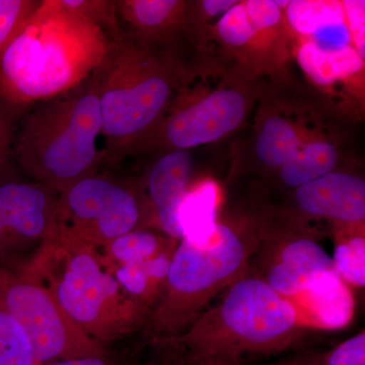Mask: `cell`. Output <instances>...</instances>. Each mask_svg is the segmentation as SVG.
Instances as JSON below:
<instances>
[{"label": "cell", "mask_w": 365, "mask_h": 365, "mask_svg": "<svg viewBox=\"0 0 365 365\" xmlns=\"http://www.w3.org/2000/svg\"><path fill=\"white\" fill-rule=\"evenodd\" d=\"M191 54L187 43L150 48L125 34L110 41L93 73L105 139L103 165L116 167L155 130L181 86Z\"/></svg>", "instance_id": "1"}, {"label": "cell", "mask_w": 365, "mask_h": 365, "mask_svg": "<svg viewBox=\"0 0 365 365\" xmlns=\"http://www.w3.org/2000/svg\"><path fill=\"white\" fill-rule=\"evenodd\" d=\"M109 44L61 0H43L0 59V102L26 108L76 88L100 66Z\"/></svg>", "instance_id": "2"}, {"label": "cell", "mask_w": 365, "mask_h": 365, "mask_svg": "<svg viewBox=\"0 0 365 365\" xmlns=\"http://www.w3.org/2000/svg\"><path fill=\"white\" fill-rule=\"evenodd\" d=\"M302 330L294 306L248 273L181 335L153 342L182 365H240L246 357L287 349Z\"/></svg>", "instance_id": "3"}, {"label": "cell", "mask_w": 365, "mask_h": 365, "mask_svg": "<svg viewBox=\"0 0 365 365\" xmlns=\"http://www.w3.org/2000/svg\"><path fill=\"white\" fill-rule=\"evenodd\" d=\"M102 120L95 78L26 107L16 126L14 163L34 182L60 194L100 172Z\"/></svg>", "instance_id": "4"}, {"label": "cell", "mask_w": 365, "mask_h": 365, "mask_svg": "<svg viewBox=\"0 0 365 365\" xmlns=\"http://www.w3.org/2000/svg\"><path fill=\"white\" fill-rule=\"evenodd\" d=\"M267 83L220 55L192 53L169 109L132 155L192 150L222 140L247 123Z\"/></svg>", "instance_id": "5"}, {"label": "cell", "mask_w": 365, "mask_h": 365, "mask_svg": "<svg viewBox=\"0 0 365 365\" xmlns=\"http://www.w3.org/2000/svg\"><path fill=\"white\" fill-rule=\"evenodd\" d=\"M24 265L49 287L72 322L104 347L148 323L150 311L125 294L98 249L57 223Z\"/></svg>", "instance_id": "6"}, {"label": "cell", "mask_w": 365, "mask_h": 365, "mask_svg": "<svg viewBox=\"0 0 365 365\" xmlns=\"http://www.w3.org/2000/svg\"><path fill=\"white\" fill-rule=\"evenodd\" d=\"M261 242L256 216L218 220L212 237L204 245L178 242L162 297L148 318L153 341L184 333L209 304L249 272Z\"/></svg>", "instance_id": "7"}, {"label": "cell", "mask_w": 365, "mask_h": 365, "mask_svg": "<svg viewBox=\"0 0 365 365\" xmlns=\"http://www.w3.org/2000/svg\"><path fill=\"white\" fill-rule=\"evenodd\" d=\"M0 299L25 331L40 365L105 356L104 346L72 322L49 287L25 265L0 269Z\"/></svg>", "instance_id": "8"}, {"label": "cell", "mask_w": 365, "mask_h": 365, "mask_svg": "<svg viewBox=\"0 0 365 365\" xmlns=\"http://www.w3.org/2000/svg\"><path fill=\"white\" fill-rule=\"evenodd\" d=\"M256 109L253 157L272 175L307 141L335 129L329 112L316 97L297 91L294 79L268 83Z\"/></svg>", "instance_id": "9"}, {"label": "cell", "mask_w": 365, "mask_h": 365, "mask_svg": "<svg viewBox=\"0 0 365 365\" xmlns=\"http://www.w3.org/2000/svg\"><path fill=\"white\" fill-rule=\"evenodd\" d=\"M57 225L79 241L101 249L140 227L135 182L97 174L74 182L60 195Z\"/></svg>", "instance_id": "10"}, {"label": "cell", "mask_w": 365, "mask_h": 365, "mask_svg": "<svg viewBox=\"0 0 365 365\" xmlns=\"http://www.w3.org/2000/svg\"><path fill=\"white\" fill-rule=\"evenodd\" d=\"M290 52L327 111L340 110L353 119L364 117L365 59L352 45L326 49L307 41H292Z\"/></svg>", "instance_id": "11"}, {"label": "cell", "mask_w": 365, "mask_h": 365, "mask_svg": "<svg viewBox=\"0 0 365 365\" xmlns=\"http://www.w3.org/2000/svg\"><path fill=\"white\" fill-rule=\"evenodd\" d=\"M195 170L192 150H170L153 155L135 182L141 211L140 227L158 230L181 241L178 210L191 186Z\"/></svg>", "instance_id": "12"}, {"label": "cell", "mask_w": 365, "mask_h": 365, "mask_svg": "<svg viewBox=\"0 0 365 365\" xmlns=\"http://www.w3.org/2000/svg\"><path fill=\"white\" fill-rule=\"evenodd\" d=\"M292 216L325 220L333 225L365 223V180L345 168L292 190Z\"/></svg>", "instance_id": "13"}, {"label": "cell", "mask_w": 365, "mask_h": 365, "mask_svg": "<svg viewBox=\"0 0 365 365\" xmlns=\"http://www.w3.org/2000/svg\"><path fill=\"white\" fill-rule=\"evenodd\" d=\"M287 1L248 0L245 1L251 21V38L242 57L247 73L268 83L292 79V52L285 23Z\"/></svg>", "instance_id": "14"}, {"label": "cell", "mask_w": 365, "mask_h": 365, "mask_svg": "<svg viewBox=\"0 0 365 365\" xmlns=\"http://www.w3.org/2000/svg\"><path fill=\"white\" fill-rule=\"evenodd\" d=\"M60 195L47 185L19 178L0 184V223L24 252L40 247L51 234Z\"/></svg>", "instance_id": "15"}, {"label": "cell", "mask_w": 365, "mask_h": 365, "mask_svg": "<svg viewBox=\"0 0 365 365\" xmlns=\"http://www.w3.org/2000/svg\"><path fill=\"white\" fill-rule=\"evenodd\" d=\"M118 16L127 37L150 48L187 43L186 0H117Z\"/></svg>", "instance_id": "16"}, {"label": "cell", "mask_w": 365, "mask_h": 365, "mask_svg": "<svg viewBox=\"0 0 365 365\" xmlns=\"http://www.w3.org/2000/svg\"><path fill=\"white\" fill-rule=\"evenodd\" d=\"M289 302L304 329L339 330L351 323L355 313L351 287L336 269L322 274Z\"/></svg>", "instance_id": "17"}, {"label": "cell", "mask_w": 365, "mask_h": 365, "mask_svg": "<svg viewBox=\"0 0 365 365\" xmlns=\"http://www.w3.org/2000/svg\"><path fill=\"white\" fill-rule=\"evenodd\" d=\"M284 16L290 42L307 41L326 49L353 46L342 1H287Z\"/></svg>", "instance_id": "18"}, {"label": "cell", "mask_w": 365, "mask_h": 365, "mask_svg": "<svg viewBox=\"0 0 365 365\" xmlns=\"http://www.w3.org/2000/svg\"><path fill=\"white\" fill-rule=\"evenodd\" d=\"M336 129L307 141L272 176L280 186L294 190L340 169L344 151Z\"/></svg>", "instance_id": "19"}, {"label": "cell", "mask_w": 365, "mask_h": 365, "mask_svg": "<svg viewBox=\"0 0 365 365\" xmlns=\"http://www.w3.org/2000/svg\"><path fill=\"white\" fill-rule=\"evenodd\" d=\"M222 191L211 178L191 184L178 210L182 240L204 245L212 237L220 220Z\"/></svg>", "instance_id": "20"}, {"label": "cell", "mask_w": 365, "mask_h": 365, "mask_svg": "<svg viewBox=\"0 0 365 365\" xmlns=\"http://www.w3.org/2000/svg\"><path fill=\"white\" fill-rule=\"evenodd\" d=\"M177 245L148 260L118 266L109 271L125 294L150 311V314L165 289L170 261Z\"/></svg>", "instance_id": "21"}, {"label": "cell", "mask_w": 365, "mask_h": 365, "mask_svg": "<svg viewBox=\"0 0 365 365\" xmlns=\"http://www.w3.org/2000/svg\"><path fill=\"white\" fill-rule=\"evenodd\" d=\"M179 241L153 232L150 228L139 227L127 232L103 247L101 259L108 271L118 266L129 265L148 260Z\"/></svg>", "instance_id": "22"}, {"label": "cell", "mask_w": 365, "mask_h": 365, "mask_svg": "<svg viewBox=\"0 0 365 365\" xmlns=\"http://www.w3.org/2000/svg\"><path fill=\"white\" fill-rule=\"evenodd\" d=\"M237 2V0L188 1L186 41L193 54H217L215 44L216 25Z\"/></svg>", "instance_id": "23"}, {"label": "cell", "mask_w": 365, "mask_h": 365, "mask_svg": "<svg viewBox=\"0 0 365 365\" xmlns=\"http://www.w3.org/2000/svg\"><path fill=\"white\" fill-rule=\"evenodd\" d=\"M332 260L340 277L350 287L365 285L364 225H333Z\"/></svg>", "instance_id": "24"}, {"label": "cell", "mask_w": 365, "mask_h": 365, "mask_svg": "<svg viewBox=\"0 0 365 365\" xmlns=\"http://www.w3.org/2000/svg\"><path fill=\"white\" fill-rule=\"evenodd\" d=\"M0 365H40L20 324L0 299Z\"/></svg>", "instance_id": "25"}, {"label": "cell", "mask_w": 365, "mask_h": 365, "mask_svg": "<svg viewBox=\"0 0 365 365\" xmlns=\"http://www.w3.org/2000/svg\"><path fill=\"white\" fill-rule=\"evenodd\" d=\"M61 4L71 13L102 30L110 41L123 37L115 0H61Z\"/></svg>", "instance_id": "26"}, {"label": "cell", "mask_w": 365, "mask_h": 365, "mask_svg": "<svg viewBox=\"0 0 365 365\" xmlns=\"http://www.w3.org/2000/svg\"><path fill=\"white\" fill-rule=\"evenodd\" d=\"M42 0H0V59Z\"/></svg>", "instance_id": "27"}, {"label": "cell", "mask_w": 365, "mask_h": 365, "mask_svg": "<svg viewBox=\"0 0 365 365\" xmlns=\"http://www.w3.org/2000/svg\"><path fill=\"white\" fill-rule=\"evenodd\" d=\"M26 109L0 102V184L18 178L14 170V134Z\"/></svg>", "instance_id": "28"}, {"label": "cell", "mask_w": 365, "mask_h": 365, "mask_svg": "<svg viewBox=\"0 0 365 365\" xmlns=\"http://www.w3.org/2000/svg\"><path fill=\"white\" fill-rule=\"evenodd\" d=\"M321 365H365V332H359L334 347L319 360Z\"/></svg>", "instance_id": "29"}, {"label": "cell", "mask_w": 365, "mask_h": 365, "mask_svg": "<svg viewBox=\"0 0 365 365\" xmlns=\"http://www.w3.org/2000/svg\"><path fill=\"white\" fill-rule=\"evenodd\" d=\"M342 6L352 44L365 59V1L345 0Z\"/></svg>", "instance_id": "30"}, {"label": "cell", "mask_w": 365, "mask_h": 365, "mask_svg": "<svg viewBox=\"0 0 365 365\" xmlns=\"http://www.w3.org/2000/svg\"><path fill=\"white\" fill-rule=\"evenodd\" d=\"M23 253V250L0 223V269L18 270L26 262Z\"/></svg>", "instance_id": "31"}, {"label": "cell", "mask_w": 365, "mask_h": 365, "mask_svg": "<svg viewBox=\"0 0 365 365\" xmlns=\"http://www.w3.org/2000/svg\"><path fill=\"white\" fill-rule=\"evenodd\" d=\"M42 365H112L105 356L86 357V359H76L69 360H60V361L50 362Z\"/></svg>", "instance_id": "32"}, {"label": "cell", "mask_w": 365, "mask_h": 365, "mask_svg": "<svg viewBox=\"0 0 365 365\" xmlns=\"http://www.w3.org/2000/svg\"><path fill=\"white\" fill-rule=\"evenodd\" d=\"M163 350V349H162ZM163 352L165 353V354H168V361L165 362L163 365H182L181 362L179 361V359H177L175 355H173L172 353L165 351V350H163ZM151 365H158V364H151Z\"/></svg>", "instance_id": "33"}, {"label": "cell", "mask_w": 365, "mask_h": 365, "mask_svg": "<svg viewBox=\"0 0 365 365\" xmlns=\"http://www.w3.org/2000/svg\"><path fill=\"white\" fill-rule=\"evenodd\" d=\"M290 365H321V364H319V360H312V361L292 362V364H290Z\"/></svg>", "instance_id": "34"}, {"label": "cell", "mask_w": 365, "mask_h": 365, "mask_svg": "<svg viewBox=\"0 0 365 365\" xmlns=\"http://www.w3.org/2000/svg\"><path fill=\"white\" fill-rule=\"evenodd\" d=\"M292 364V362H287V364H276V365H290Z\"/></svg>", "instance_id": "35"}]
</instances>
